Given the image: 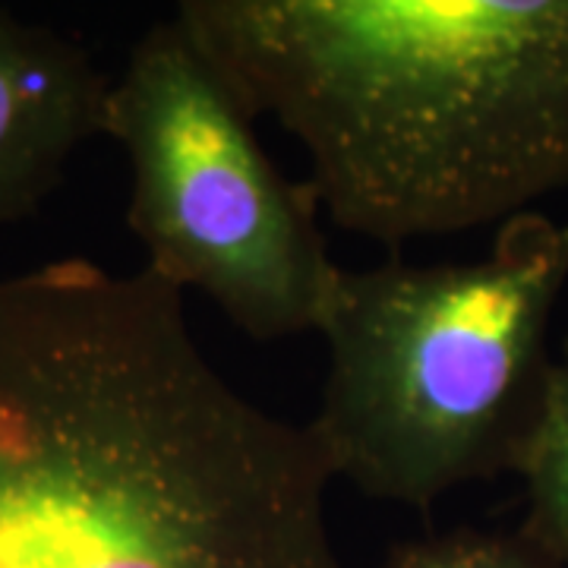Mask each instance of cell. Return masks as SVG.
<instances>
[{
	"mask_svg": "<svg viewBox=\"0 0 568 568\" xmlns=\"http://www.w3.org/2000/svg\"><path fill=\"white\" fill-rule=\"evenodd\" d=\"M306 426L253 405L155 272L0 278V568H342Z\"/></svg>",
	"mask_w": 568,
	"mask_h": 568,
	"instance_id": "1",
	"label": "cell"
},
{
	"mask_svg": "<svg viewBox=\"0 0 568 568\" xmlns=\"http://www.w3.org/2000/svg\"><path fill=\"white\" fill-rule=\"evenodd\" d=\"M328 219L402 250L568 186V0H183Z\"/></svg>",
	"mask_w": 568,
	"mask_h": 568,
	"instance_id": "2",
	"label": "cell"
},
{
	"mask_svg": "<svg viewBox=\"0 0 568 568\" xmlns=\"http://www.w3.org/2000/svg\"><path fill=\"white\" fill-rule=\"evenodd\" d=\"M568 284V224L530 209L470 263L342 268L306 424L332 480L429 511L515 474L547 395L549 323Z\"/></svg>",
	"mask_w": 568,
	"mask_h": 568,
	"instance_id": "3",
	"label": "cell"
},
{
	"mask_svg": "<svg viewBox=\"0 0 568 568\" xmlns=\"http://www.w3.org/2000/svg\"><path fill=\"white\" fill-rule=\"evenodd\" d=\"M253 114L190 26L171 13L111 80L102 136L130 164L126 227L145 265L200 291L253 342L320 332L338 265L316 190L265 155Z\"/></svg>",
	"mask_w": 568,
	"mask_h": 568,
	"instance_id": "4",
	"label": "cell"
},
{
	"mask_svg": "<svg viewBox=\"0 0 568 568\" xmlns=\"http://www.w3.org/2000/svg\"><path fill=\"white\" fill-rule=\"evenodd\" d=\"M108 85L82 41L0 7V227L36 215L102 136Z\"/></svg>",
	"mask_w": 568,
	"mask_h": 568,
	"instance_id": "5",
	"label": "cell"
},
{
	"mask_svg": "<svg viewBox=\"0 0 568 568\" xmlns=\"http://www.w3.org/2000/svg\"><path fill=\"white\" fill-rule=\"evenodd\" d=\"M515 474L525 487L518 534L556 566L568 568V332L549 369L540 420Z\"/></svg>",
	"mask_w": 568,
	"mask_h": 568,
	"instance_id": "6",
	"label": "cell"
},
{
	"mask_svg": "<svg viewBox=\"0 0 568 568\" xmlns=\"http://www.w3.org/2000/svg\"><path fill=\"white\" fill-rule=\"evenodd\" d=\"M386 568H562L515 534L458 528L392 549Z\"/></svg>",
	"mask_w": 568,
	"mask_h": 568,
	"instance_id": "7",
	"label": "cell"
}]
</instances>
